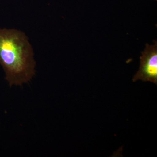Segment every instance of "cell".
<instances>
[{
  "label": "cell",
  "mask_w": 157,
  "mask_h": 157,
  "mask_svg": "<svg viewBox=\"0 0 157 157\" xmlns=\"http://www.w3.org/2000/svg\"><path fill=\"white\" fill-rule=\"evenodd\" d=\"M155 1H157V0H155Z\"/></svg>",
  "instance_id": "3957f363"
},
{
  "label": "cell",
  "mask_w": 157,
  "mask_h": 157,
  "mask_svg": "<svg viewBox=\"0 0 157 157\" xmlns=\"http://www.w3.org/2000/svg\"><path fill=\"white\" fill-rule=\"evenodd\" d=\"M141 80L157 84V42L153 45L146 43L140 57V67L133 78V82Z\"/></svg>",
  "instance_id": "7a4b0ae2"
},
{
  "label": "cell",
  "mask_w": 157,
  "mask_h": 157,
  "mask_svg": "<svg viewBox=\"0 0 157 157\" xmlns=\"http://www.w3.org/2000/svg\"><path fill=\"white\" fill-rule=\"evenodd\" d=\"M0 63L10 86L30 81L35 74L36 62L25 33L14 29H0Z\"/></svg>",
  "instance_id": "6da1fadb"
}]
</instances>
